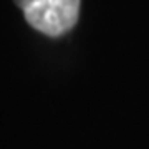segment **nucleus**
Returning <instances> with one entry per match:
<instances>
[{
	"instance_id": "1",
	"label": "nucleus",
	"mask_w": 149,
	"mask_h": 149,
	"mask_svg": "<svg viewBox=\"0 0 149 149\" xmlns=\"http://www.w3.org/2000/svg\"><path fill=\"white\" fill-rule=\"evenodd\" d=\"M28 25L48 37H61L76 25L80 0H15Z\"/></svg>"
}]
</instances>
